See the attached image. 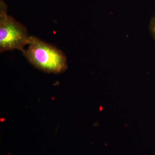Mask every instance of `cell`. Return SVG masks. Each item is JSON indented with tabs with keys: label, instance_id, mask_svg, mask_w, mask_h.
Segmentation results:
<instances>
[{
	"label": "cell",
	"instance_id": "1",
	"mask_svg": "<svg viewBox=\"0 0 155 155\" xmlns=\"http://www.w3.org/2000/svg\"><path fill=\"white\" fill-rule=\"evenodd\" d=\"M23 55L35 68L49 74H60L67 69L66 56L55 46L31 36Z\"/></svg>",
	"mask_w": 155,
	"mask_h": 155
},
{
	"label": "cell",
	"instance_id": "2",
	"mask_svg": "<svg viewBox=\"0 0 155 155\" xmlns=\"http://www.w3.org/2000/svg\"><path fill=\"white\" fill-rule=\"evenodd\" d=\"M30 37L26 27L7 13V7L1 0L0 52L24 50Z\"/></svg>",
	"mask_w": 155,
	"mask_h": 155
},
{
	"label": "cell",
	"instance_id": "3",
	"mask_svg": "<svg viewBox=\"0 0 155 155\" xmlns=\"http://www.w3.org/2000/svg\"><path fill=\"white\" fill-rule=\"evenodd\" d=\"M149 31L151 36L155 41V16L150 20Z\"/></svg>",
	"mask_w": 155,
	"mask_h": 155
}]
</instances>
